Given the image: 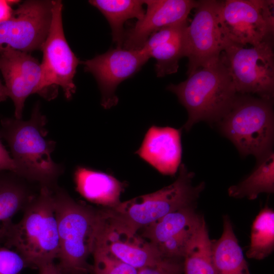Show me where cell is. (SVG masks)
<instances>
[{
	"instance_id": "obj_1",
	"label": "cell",
	"mask_w": 274,
	"mask_h": 274,
	"mask_svg": "<svg viewBox=\"0 0 274 274\" xmlns=\"http://www.w3.org/2000/svg\"><path fill=\"white\" fill-rule=\"evenodd\" d=\"M1 124L0 138L9 145L17 175L53 189L62 167L52 158L55 144L46 138V118L39 104H36L28 120L4 118Z\"/></svg>"
},
{
	"instance_id": "obj_2",
	"label": "cell",
	"mask_w": 274,
	"mask_h": 274,
	"mask_svg": "<svg viewBox=\"0 0 274 274\" xmlns=\"http://www.w3.org/2000/svg\"><path fill=\"white\" fill-rule=\"evenodd\" d=\"M53 196L59 237L57 264L64 274H88L101 223L99 210L76 201L56 186Z\"/></svg>"
},
{
	"instance_id": "obj_3",
	"label": "cell",
	"mask_w": 274,
	"mask_h": 274,
	"mask_svg": "<svg viewBox=\"0 0 274 274\" xmlns=\"http://www.w3.org/2000/svg\"><path fill=\"white\" fill-rule=\"evenodd\" d=\"M177 179L170 185L154 192L120 202L100 211L108 222L134 233L168 213L182 208L196 206L205 187L203 182L194 186L193 172L182 163Z\"/></svg>"
},
{
	"instance_id": "obj_4",
	"label": "cell",
	"mask_w": 274,
	"mask_h": 274,
	"mask_svg": "<svg viewBox=\"0 0 274 274\" xmlns=\"http://www.w3.org/2000/svg\"><path fill=\"white\" fill-rule=\"evenodd\" d=\"M166 89L175 93L188 113L183 128L189 131L201 121L218 123L229 111L237 93L220 58L188 75Z\"/></svg>"
},
{
	"instance_id": "obj_5",
	"label": "cell",
	"mask_w": 274,
	"mask_h": 274,
	"mask_svg": "<svg viewBox=\"0 0 274 274\" xmlns=\"http://www.w3.org/2000/svg\"><path fill=\"white\" fill-rule=\"evenodd\" d=\"M23 211L22 219L13 223L4 243L6 247L15 249L27 267L38 269L58 256L53 189L41 186Z\"/></svg>"
},
{
	"instance_id": "obj_6",
	"label": "cell",
	"mask_w": 274,
	"mask_h": 274,
	"mask_svg": "<svg viewBox=\"0 0 274 274\" xmlns=\"http://www.w3.org/2000/svg\"><path fill=\"white\" fill-rule=\"evenodd\" d=\"M217 123L242 155H253L259 161L272 151V100L237 94L229 111Z\"/></svg>"
},
{
	"instance_id": "obj_7",
	"label": "cell",
	"mask_w": 274,
	"mask_h": 274,
	"mask_svg": "<svg viewBox=\"0 0 274 274\" xmlns=\"http://www.w3.org/2000/svg\"><path fill=\"white\" fill-rule=\"evenodd\" d=\"M272 39L250 47L225 40L220 58L239 94H256L272 100L274 94V55Z\"/></svg>"
},
{
	"instance_id": "obj_8",
	"label": "cell",
	"mask_w": 274,
	"mask_h": 274,
	"mask_svg": "<svg viewBox=\"0 0 274 274\" xmlns=\"http://www.w3.org/2000/svg\"><path fill=\"white\" fill-rule=\"evenodd\" d=\"M62 4L52 1V20L49 33L41 50L43 56L41 67L43 84L46 99H52L60 87L66 99L76 92L74 78L80 60L73 53L66 40L62 25Z\"/></svg>"
},
{
	"instance_id": "obj_9",
	"label": "cell",
	"mask_w": 274,
	"mask_h": 274,
	"mask_svg": "<svg viewBox=\"0 0 274 274\" xmlns=\"http://www.w3.org/2000/svg\"><path fill=\"white\" fill-rule=\"evenodd\" d=\"M273 1H222L219 23L224 38L243 46L272 39Z\"/></svg>"
},
{
	"instance_id": "obj_10",
	"label": "cell",
	"mask_w": 274,
	"mask_h": 274,
	"mask_svg": "<svg viewBox=\"0 0 274 274\" xmlns=\"http://www.w3.org/2000/svg\"><path fill=\"white\" fill-rule=\"evenodd\" d=\"M222 1H197L193 19L184 34V57L188 58L187 75L218 60L225 46L219 23Z\"/></svg>"
},
{
	"instance_id": "obj_11",
	"label": "cell",
	"mask_w": 274,
	"mask_h": 274,
	"mask_svg": "<svg viewBox=\"0 0 274 274\" xmlns=\"http://www.w3.org/2000/svg\"><path fill=\"white\" fill-rule=\"evenodd\" d=\"M52 1H26L0 23V52L5 47L24 52L40 50L49 33Z\"/></svg>"
},
{
	"instance_id": "obj_12",
	"label": "cell",
	"mask_w": 274,
	"mask_h": 274,
	"mask_svg": "<svg viewBox=\"0 0 274 274\" xmlns=\"http://www.w3.org/2000/svg\"><path fill=\"white\" fill-rule=\"evenodd\" d=\"M149 59L142 49L116 47L82 62L85 71L91 73L97 82L104 108L117 104L115 91L118 85L138 72Z\"/></svg>"
},
{
	"instance_id": "obj_13",
	"label": "cell",
	"mask_w": 274,
	"mask_h": 274,
	"mask_svg": "<svg viewBox=\"0 0 274 274\" xmlns=\"http://www.w3.org/2000/svg\"><path fill=\"white\" fill-rule=\"evenodd\" d=\"M0 71L14 105L15 118L21 119L29 95L38 93L46 98L41 64L28 53L5 47L0 52Z\"/></svg>"
},
{
	"instance_id": "obj_14",
	"label": "cell",
	"mask_w": 274,
	"mask_h": 274,
	"mask_svg": "<svg viewBox=\"0 0 274 274\" xmlns=\"http://www.w3.org/2000/svg\"><path fill=\"white\" fill-rule=\"evenodd\" d=\"M196 206L170 212L143 228L142 236L150 242L164 257L183 259L189 243L202 216Z\"/></svg>"
},
{
	"instance_id": "obj_15",
	"label": "cell",
	"mask_w": 274,
	"mask_h": 274,
	"mask_svg": "<svg viewBox=\"0 0 274 274\" xmlns=\"http://www.w3.org/2000/svg\"><path fill=\"white\" fill-rule=\"evenodd\" d=\"M94 249L104 252L137 269L154 265L165 258L142 236L108 222L101 215Z\"/></svg>"
},
{
	"instance_id": "obj_16",
	"label": "cell",
	"mask_w": 274,
	"mask_h": 274,
	"mask_svg": "<svg viewBox=\"0 0 274 274\" xmlns=\"http://www.w3.org/2000/svg\"><path fill=\"white\" fill-rule=\"evenodd\" d=\"M147 9L143 17L126 31L123 48L141 49L150 36L161 28L187 20L197 1L192 0L144 1Z\"/></svg>"
},
{
	"instance_id": "obj_17",
	"label": "cell",
	"mask_w": 274,
	"mask_h": 274,
	"mask_svg": "<svg viewBox=\"0 0 274 274\" xmlns=\"http://www.w3.org/2000/svg\"><path fill=\"white\" fill-rule=\"evenodd\" d=\"M181 130L152 126L135 153L161 174L175 175L182 159Z\"/></svg>"
},
{
	"instance_id": "obj_18",
	"label": "cell",
	"mask_w": 274,
	"mask_h": 274,
	"mask_svg": "<svg viewBox=\"0 0 274 274\" xmlns=\"http://www.w3.org/2000/svg\"><path fill=\"white\" fill-rule=\"evenodd\" d=\"M188 25L186 20L163 27L152 34L141 48L156 59L158 77L178 71L179 60L184 57V34Z\"/></svg>"
},
{
	"instance_id": "obj_19",
	"label": "cell",
	"mask_w": 274,
	"mask_h": 274,
	"mask_svg": "<svg viewBox=\"0 0 274 274\" xmlns=\"http://www.w3.org/2000/svg\"><path fill=\"white\" fill-rule=\"evenodd\" d=\"M74 178L77 191L88 201L104 208L112 207L120 202L124 184L114 176L80 166L76 168Z\"/></svg>"
},
{
	"instance_id": "obj_20",
	"label": "cell",
	"mask_w": 274,
	"mask_h": 274,
	"mask_svg": "<svg viewBox=\"0 0 274 274\" xmlns=\"http://www.w3.org/2000/svg\"><path fill=\"white\" fill-rule=\"evenodd\" d=\"M23 179L12 172H0V243L4 242L14 215L23 211L36 195Z\"/></svg>"
},
{
	"instance_id": "obj_21",
	"label": "cell",
	"mask_w": 274,
	"mask_h": 274,
	"mask_svg": "<svg viewBox=\"0 0 274 274\" xmlns=\"http://www.w3.org/2000/svg\"><path fill=\"white\" fill-rule=\"evenodd\" d=\"M211 242L215 274H250L228 215L223 218L221 237Z\"/></svg>"
},
{
	"instance_id": "obj_22",
	"label": "cell",
	"mask_w": 274,
	"mask_h": 274,
	"mask_svg": "<svg viewBox=\"0 0 274 274\" xmlns=\"http://www.w3.org/2000/svg\"><path fill=\"white\" fill-rule=\"evenodd\" d=\"M89 3L108 20L112 30V40L116 47L123 48L126 32L124 23L133 18L140 20L145 13L144 1L91 0Z\"/></svg>"
},
{
	"instance_id": "obj_23",
	"label": "cell",
	"mask_w": 274,
	"mask_h": 274,
	"mask_svg": "<svg viewBox=\"0 0 274 274\" xmlns=\"http://www.w3.org/2000/svg\"><path fill=\"white\" fill-rule=\"evenodd\" d=\"M183 274H215L212 242L203 216L187 247Z\"/></svg>"
},
{
	"instance_id": "obj_24",
	"label": "cell",
	"mask_w": 274,
	"mask_h": 274,
	"mask_svg": "<svg viewBox=\"0 0 274 274\" xmlns=\"http://www.w3.org/2000/svg\"><path fill=\"white\" fill-rule=\"evenodd\" d=\"M254 171L244 180L229 187V196L235 198L256 199L260 193L274 192V154L272 151L257 161Z\"/></svg>"
},
{
	"instance_id": "obj_25",
	"label": "cell",
	"mask_w": 274,
	"mask_h": 274,
	"mask_svg": "<svg viewBox=\"0 0 274 274\" xmlns=\"http://www.w3.org/2000/svg\"><path fill=\"white\" fill-rule=\"evenodd\" d=\"M274 249V211L267 206L262 209L254 220L250 244L246 252L250 259L263 260Z\"/></svg>"
},
{
	"instance_id": "obj_26",
	"label": "cell",
	"mask_w": 274,
	"mask_h": 274,
	"mask_svg": "<svg viewBox=\"0 0 274 274\" xmlns=\"http://www.w3.org/2000/svg\"><path fill=\"white\" fill-rule=\"evenodd\" d=\"M94 262L92 265L93 274H137L135 268L110 255L97 249L92 254Z\"/></svg>"
},
{
	"instance_id": "obj_27",
	"label": "cell",
	"mask_w": 274,
	"mask_h": 274,
	"mask_svg": "<svg viewBox=\"0 0 274 274\" xmlns=\"http://www.w3.org/2000/svg\"><path fill=\"white\" fill-rule=\"evenodd\" d=\"M27 265L16 251L7 247L0 248V274H19Z\"/></svg>"
},
{
	"instance_id": "obj_28",
	"label": "cell",
	"mask_w": 274,
	"mask_h": 274,
	"mask_svg": "<svg viewBox=\"0 0 274 274\" xmlns=\"http://www.w3.org/2000/svg\"><path fill=\"white\" fill-rule=\"evenodd\" d=\"M183 260L165 257L154 265L139 269L137 274H183Z\"/></svg>"
},
{
	"instance_id": "obj_29",
	"label": "cell",
	"mask_w": 274,
	"mask_h": 274,
	"mask_svg": "<svg viewBox=\"0 0 274 274\" xmlns=\"http://www.w3.org/2000/svg\"><path fill=\"white\" fill-rule=\"evenodd\" d=\"M10 171L17 174L16 165L0 140V172Z\"/></svg>"
},
{
	"instance_id": "obj_30",
	"label": "cell",
	"mask_w": 274,
	"mask_h": 274,
	"mask_svg": "<svg viewBox=\"0 0 274 274\" xmlns=\"http://www.w3.org/2000/svg\"><path fill=\"white\" fill-rule=\"evenodd\" d=\"M13 12L9 1L0 0V23L11 18Z\"/></svg>"
},
{
	"instance_id": "obj_31",
	"label": "cell",
	"mask_w": 274,
	"mask_h": 274,
	"mask_svg": "<svg viewBox=\"0 0 274 274\" xmlns=\"http://www.w3.org/2000/svg\"><path fill=\"white\" fill-rule=\"evenodd\" d=\"M38 269L40 274H64L58 265L55 264L54 262L43 265Z\"/></svg>"
},
{
	"instance_id": "obj_32",
	"label": "cell",
	"mask_w": 274,
	"mask_h": 274,
	"mask_svg": "<svg viewBox=\"0 0 274 274\" xmlns=\"http://www.w3.org/2000/svg\"><path fill=\"white\" fill-rule=\"evenodd\" d=\"M8 97V94L6 86L0 80V102L6 100Z\"/></svg>"
}]
</instances>
